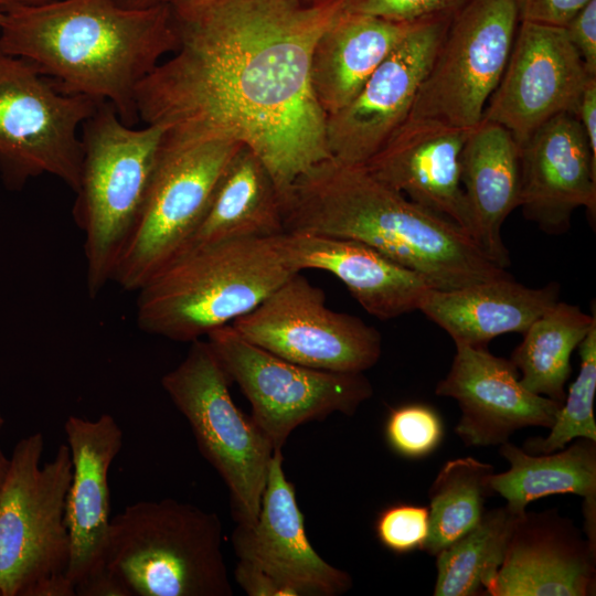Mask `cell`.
Wrapping results in <instances>:
<instances>
[{"instance_id": "3", "label": "cell", "mask_w": 596, "mask_h": 596, "mask_svg": "<svg viewBox=\"0 0 596 596\" xmlns=\"http://www.w3.org/2000/svg\"><path fill=\"white\" fill-rule=\"evenodd\" d=\"M280 202L285 233L362 242L435 289L509 276L458 225L411 201L364 164L321 160L292 181Z\"/></svg>"}, {"instance_id": "37", "label": "cell", "mask_w": 596, "mask_h": 596, "mask_svg": "<svg viewBox=\"0 0 596 596\" xmlns=\"http://www.w3.org/2000/svg\"><path fill=\"white\" fill-rule=\"evenodd\" d=\"M234 577L249 596H287L285 589L273 578L247 562H237Z\"/></svg>"}, {"instance_id": "14", "label": "cell", "mask_w": 596, "mask_h": 596, "mask_svg": "<svg viewBox=\"0 0 596 596\" xmlns=\"http://www.w3.org/2000/svg\"><path fill=\"white\" fill-rule=\"evenodd\" d=\"M589 77L564 28L521 21L482 120L502 126L521 146L553 117L576 115Z\"/></svg>"}, {"instance_id": "44", "label": "cell", "mask_w": 596, "mask_h": 596, "mask_svg": "<svg viewBox=\"0 0 596 596\" xmlns=\"http://www.w3.org/2000/svg\"><path fill=\"white\" fill-rule=\"evenodd\" d=\"M307 2H321V1H326V0H305Z\"/></svg>"}, {"instance_id": "16", "label": "cell", "mask_w": 596, "mask_h": 596, "mask_svg": "<svg viewBox=\"0 0 596 596\" xmlns=\"http://www.w3.org/2000/svg\"><path fill=\"white\" fill-rule=\"evenodd\" d=\"M232 544L238 561L264 572L287 596H338L352 587L350 574L326 562L310 544L281 450L270 460L256 521L237 523Z\"/></svg>"}, {"instance_id": "27", "label": "cell", "mask_w": 596, "mask_h": 596, "mask_svg": "<svg viewBox=\"0 0 596 596\" xmlns=\"http://www.w3.org/2000/svg\"><path fill=\"white\" fill-rule=\"evenodd\" d=\"M284 233L276 182L264 161L241 145L223 170L202 222L182 251L222 241Z\"/></svg>"}, {"instance_id": "2", "label": "cell", "mask_w": 596, "mask_h": 596, "mask_svg": "<svg viewBox=\"0 0 596 596\" xmlns=\"http://www.w3.org/2000/svg\"><path fill=\"white\" fill-rule=\"evenodd\" d=\"M1 10V51L25 60L66 94L110 104L128 126L139 121V84L179 47L164 3L127 9L114 0H57Z\"/></svg>"}, {"instance_id": "9", "label": "cell", "mask_w": 596, "mask_h": 596, "mask_svg": "<svg viewBox=\"0 0 596 596\" xmlns=\"http://www.w3.org/2000/svg\"><path fill=\"white\" fill-rule=\"evenodd\" d=\"M240 146L225 138L163 134L146 200L111 280L125 290L137 291L187 246Z\"/></svg>"}, {"instance_id": "20", "label": "cell", "mask_w": 596, "mask_h": 596, "mask_svg": "<svg viewBox=\"0 0 596 596\" xmlns=\"http://www.w3.org/2000/svg\"><path fill=\"white\" fill-rule=\"evenodd\" d=\"M520 205L546 233H563L584 206L595 217L596 159L577 117L560 114L520 146Z\"/></svg>"}, {"instance_id": "32", "label": "cell", "mask_w": 596, "mask_h": 596, "mask_svg": "<svg viewBox=\"0 0 596 596\" xmlns=\"http://www.w3.org/2000/svg\"><path fill=\"white\" fill-rule=\"evenodd\" d=\"M384 432L391 449L407 459H422L433 454L445 433L437 411L422 403L404 404L391 409Z\"/></svg>"}, {"instance_id": "24", "label": "cell", "mask_w": 596, "mask_h": 596, "mask_svg": "<svg viewBox=\"0 0 596 596\" xmlns=\"http://www.w3.org/2000/svg\"><path fill=\"white\" fill-rule=\"evenodd\" d=\"M416 23L338 10L318 36L310 56L311 89L326 117L355 97Z\"/></svg>"}, {"instance_id": "33", "label": "cell", "mask_w": 596, "mask_h": 596, "mask_svg": "<svg viewBox=\"0 0 596 596\" xmlns=\"http://www.w3.org/2000/svg\"><path fill=\"white\" fill-rule=\"evenodd\" d=\"M374 529L379 542L395 554L423 551L429 536V509L405 502L391 504L379 513Z\"/></svg>"}, {"instance_id": "36", "label": "cell", "mask_w": 596, "mask_h": 596, "mask_svg": "<svg viewBox=\"0 0 596 596\" xmlns=\"http://www.w3.org/2000/svg\"><path fill=\"white\" fill-rule=\"evenodd\" d=\"M589 0H519L520 19L564 28Z\"/></svg>"}, {"instance_id": "19", "label": "cell", "mask_w": 596, "mask_h": 596, "mask_svg": "<svg viewBox=\"0 0 596 596\" xmlns=\"http://www.w3.org/2000/svg\"><path fill=\"white\" fill-rule=\"evenodd\" d=\"M471 129L407 117L364 166L375 178L471 237L461 183V152Z\"/></svg>"}, {"instance_id": "4", "label": "cell", "mask_w": 596, "mask_h": 596, "mask_svg": "<svg viewBox=\"0 0 596 596\" xmlns=\"http://www.w3.org/2000/svg\"><path fill=\"white\" fill-rule=\"evenodd\" d=\"M296 273L283 234L188 247L137 290V324L192 342L253 310Z\"/></svg>"}, {"instance_id": "34", "label": "cell", "mask_w": 596, "mask_h": 596, "mask_svg": "<svg viewBox=\"0 0 596 596\" xmlns=\"http://www.w3.org/2000/svg\"><path fill=\"white\" fill-rule=\"evenodd\" d=\"M340 12L362 13L400 23L454 17L470 0H337Z\"/></svg>"}, {"instance_id": "1", "label": "cell", "mask_w": 596, "mask_h": 596, "mask_svg": "<svg viewBox=\"0 0 596 596\" xmlns=\"http://www.w3.org/2000/svg\"><path fill=\"white\" fill-rule=\"evenodd\" d=\"M170 8L179 47L139 84V119L168 136L248 147L280 195L330 157L309 66L318 36L339 10L337 0H209Z\"/></svg>"}, {"instance_id": "29", "label": "cell", "mask_w": 596, "mask_h": 596, "mask_svg": "<svg viewBox=\"0 0 596 596\" xmlns=\"http://www.w3.org/2000/svg\"><path fill=\"white\" fill-rule=\"evenodd\" d=\"M494 467L473 457L446 461L428 490L429 536L423 551L436 556L482 519L493 494L489 480Z\"/></svg>"}, {"instance_id": "40", "label": "cell", "mask_w": 596, "mask_h": 596, "mask_svg": "<svg viewBox=\"0 0 596 596\" xmlns=\"http://www.w3.org/2000/svg\"><path fill=\"white\" fill-rule=\"evenodd\" d=\"M118 6L127 9H145L158 4V0H114Z\"/></svg>"}, {"instance_id": "22", "label": "cell", "mask_w": 596, "mask_h": 596, "mask_svg": "<svg viewBox=\"0 0 596 596\" xmlns=\"http://www.w3.org/2000/svg\"><path fill=\"white\" fill-rule=\"evenodd\" d=\"M283 244L297 270L333 274L362 308L381 320L417 310L430 285L414 270L354 240L308 233H284Z\"/></svg>"}, {"instance_id": "35", "label": "cell", "mask_w": 596, "mask_h": 596, "mask_svg": "<svg viewBox=\"0 0 596 596\" xmlns=\"http://www.w3.org/2000/svg\"><path fill=\"white\" fill-rule=\"evenodd\" d=\"M564 29L587 73L596 76V0H589Z\"/></svg>"}, {"instance_id": "45", "label": "cell", "mask_w": 596, "mask_h": 596, "mask_svg": "<svg viewBox=\"0 0 596 596\" xmlns=\"http://www.w3.org/2000/svg\"><path fill=\"white\" fill-rule=\"evenodd\" d=\"M2 18H3V12H2V10L0 9V26H1Z\"/></svg>"}, {"instance_id": "30", "label": "cell", "mask_w": 596, "mask_h": 596, "mask_svg": "<svg viewBox=\"0 0 596 596\" xmlns=\"http://www.w3.org/2000/svg\"><path fill=\"white\" fill-rule=\"evenodd\" d=\"M518 514L507 505L485 512L480 522L436 557L435 596H478L497 574Z\"/></svg>"}, {"instance_id": "5", "label": "cell", "mask_w": 596, "mask_h": 596, "mask_svg": "<svg viewBox=\"0 0 596 596\" xmlns=\"http://www.w3.org/2000/svg\"><path fill=\"white\" fill-rule=\"evenodd\" d=\"M219 515L162 499L110 519L105 567L131 596H232Z\"/></svg>"}, {"instance_id": "21", "label": "cell", "mask_w": 596, "mask_h": 596, "mask_svg": "<svg viewBox=\"0 0 596 596\" xmlns=\"http://www.w3.org/2000/svg\"><path fill=\"white\" fill-rule=\"evenodd\" d=\"M72 459L65 524L70 535L66 577L76 587L105 568L110 526L108 471L123 446V430L111 415L95 421L68 416L64 423Z\"/></svg>"}, {"instance_id": "12", "label": "cell", "mask_w": 596, "mask_h": 596, "mask_svg": "<svg viewBox=\"0 0 596 596\" xmlns=\"http://www.w3.org/2000/svg\"><path fill=\"white\" fill-rule=\"evenodd\" d=\"M520 22L519 0H470L451 18L408 117L476 127L504 72Z\"/></svg>"}, {"instance_id": "42", "label": "cell", "mask_w": 596, "mask_h": 596, "mask_svg": "<svg viewBox=\"0 0 596 596\" xmlns=\"http://www.w3.org/2000/svg\"><path fill=\"white\" fill-rule=\"evenodd\" d=\"M4 424V419L1 415V412H0V432H1V428ZM8 466H9V458H7L4 456V454L2 453L1 450V447H0V487L3 482V479H4V476H6V472L8 470Z\"/></svg>"}, {"instance_id": "6", "label": "cell", "mask_w": 596, "mask_h": 596, "mask_svg": "<svg viewBox=\"0 0 596 596\" xmlns=\"http://www.w3.org/2000/svg\"><path fill=\"white\" fill-rule=\"evenodd\" d=\"M81 129L83 160L73 214L85 234L86 285L95 298L113 279L138 220L164 130L128 126L108 103H99Z\"/></svg>"}, {"instance_id": "10", "label": "cell", "mask_w": 596, "mask_h": 596, "mask_svg": "<svg viewBox=\"0 0 596 596\" xmlns=\"http://www.w3.org/2000/svg\"><path fill=\"white\" fill-rule=\"evenodd\" d=\"M98 104L60 91L32 64L0 50V170L6 183L20 188L47 173L76 192L79 129Z\"/></svg>"}, {"instance_id": "25", "label": "cell", "mask_w": 596, "mask_h": 596, "mask_svg": "<svg viewBox=\"0 0 596 596\" xmlns=\"http://www.w3.org/2000/svg\"><path fill=\"white\" fill-rule=\"evenodd\" d=\"M461 183L471 219V237L499 267L509 266L501 227L520 205V146L502 126L481 120L461 152Z\"/></svg>"}, {"instance_id": "43", "label": "cell", "mask_w": 596, "mask_h": 596, "mask_svg": "<svg viewBox=\"0 0 596 596\" xmlns=\"http://www.w3.org/2000/svg\"><path fill=\"white\" fill-rule=\"evenodd\" d=\"M202 1H209V0H158V3H164L170 7L183 4V3H194V2H202Z\"/></svg>"}, {"instance_id": "13", "label": "cell", "mask_w": 596, "mask_h": 596, "mask_svg": "<svg viewBox=\"0 0 596 596\" xmlns=\"http://www.w3.org/2000/svg\"><path fill=\"white\" fill-rule=\"evenodd\" d=\"M231 324L253 344L316 370L363 373L382 353L380 332L355 316L328 308L323 290L301 272Z\"/></svg>"}, {"instance_id": "7", "label": "cell", "mask_w": 596, "mask_h": 596, "mask_svg": "<svg viewBox=\"0 0 596 596\" xmlns=\"http://www.w3.org/2000/svg\"><path fill=\"white\" fill-rule=\"evenodd\" d=\"M43 448L40 432L20 439L0 487V596L76 595L66 577L71 453L60 445L41 466Z\"/></svg>"}, {"instance_id": "23", "label": "cell", "mask_w": 596, "mask_h": 596, "mask_svg": "<svg viewBox=\"0 0 596 596\" xmlns=\"http://www.w3.org/2000/svg\"><path fill=\"white\" fill-rule=\"evenodd\" d=\"M558 296L556 283L530 288L509 275L456 289L429 288L418 310L444 329L455 344L486 347L496 337L523 333L558 301Z\"/></svg>"}, {"instance_id": "15", "label": "cell", "mask_w": 596, "mask_h": 596, "mask_svg": "<svg viewBox=\"0 0 596 596\" xmlns=\"http://www.w3.org/2000/svg\"><path fill=\"white\" fill-rule=\"evenodd\" d=\"M453 17L415 24L355 97L326 118L331 158L365 164L408 117Z\"/></svg>"}, {"instance_id": "38", "label": "cell", "mask_w": 596, "mask_h": 596, "mask_svg": "<svg viewBox=\"0 0 596 596\" xmlns=\"http://www.w3.org/2000/svg\"><path fill=\"white\" fill-rule=\"evenodd\" d=\"M575 116L585 132L590 152L596 159V76L588 78Z\"/></svg>"}, {"instance_id": "26", "label": "cell", "mask_w": 596, "mask_h": 596, "mask_svg": "<svg viewBox=\"0 0 596 596\" xmlns=\"http://www.w3.org/2000/svg\"><path fill=\"white\" fill-rule=\"evenodd\" d=\"M499 454L509 469L493 472L489 485L514 514H522L534 500L572 493L583 499V532L596 546V440L576 438L564 448L533 455L507 441Z\"/></svg>"}, {"instance_id": "18", "label": "cell", "mask_w": 596, "mask_h": 596, "mask_svg": "<svg viewBox=\"0 0 596 596\" xmlns=\"http://www.w3.org/2000/svg\"><path fill=\"white\" fill-rule=\"evenodd\" d=\"M596 547L557 509L518 515L490 596H592Z\"/></svg>"}, {"instance_id": "41", "label": "cell", "mask_w": 596, "mask_h": 596, "mask_svg": "<svg viewBox=\"0 0 596 596\" xmlns=\"http://www.w3.org/2000/svg\"><path fill=\"white\" fill-rule=\"evenodd\" d=\"M57 0H0V9H4L12 6H36L49 3Z\"/></svg>"}, {"instance_id": "11", "label": "cell", "mask_w": 596, "mask_h": 596, "mask_svg": "<svg viewBox=\"0 0 596 596\" xmlns=\"http://www.w3.org/2000/svg\"><path fill=\"white\" fill-rule=\"evenodd\" d=\"M206 341L232 382L247 397L251 417L281 450L295 428L332 413L352 416L373 394L363 373L302 366L244 339L232 324L211 331Z\"/></svg>"}, {"instance_id": "17", "label": "cell", "mask_w": 596, "mask_h": 596, "mask_svg": "<svg viewBox=\"0 0 596 596\" xmlns=\"http://www.w3.org/2000/svg\"><path fill=\"white\" fill-rule=\"evenodd\" d=\"M435 393L457 401L455 434L466 446L501 445L519 429L550 428L561 403L526 390L514 364L486 347L456 344L447 375Z\"/></svg>"}, {"instance_id": "39", "label": "cell", "mask_w": 596, "mask_h": 596, "mask_svg": "<svg viewBox=\"0 0 596 596\" xmlns=\"http://www.w3.org/2000/svg\"><path fill=\"white\" fill-rule=\"evenodd\" d=\"M79 596H131L124 583L106 567L75 587Z\"/></svg>"}, {"instance_id": "28", "label": "cell", "mask_w": 596, "mask_h": 596, "mask_svg": "<svg viewBox=\"0 0 596 596\" xmlns=\"http://www.w3.org/2000/svg\"><path fill=\"white\" fill-rule=\"evenodd\" d=\"M596 323L578 306L557 301L523 332L510 361L530 392L563 403L572 373L571 356Z\"/></svg>"}, {"instance_id": "8", "label": "cell", "mask_w": 596, "mask_h": 596, "mask_svg": "<svg viewBox=\"0 0 596 596\" xmlns=\"http://www.w3.org/2000/svg\"><path fill=\"white\" fill-rule=\"evenodd\" d=\"M232 381L207 341H192L183 361L161 385L187 418L199 451L226 485L234 520L253 524L259 513L269 464V438L233 402Z\"/></svg>"}, {"instance_id": "31", "label": "cell", "mask_w": 596, "mask_h": 596, "mask_svg": "<svg viewBox=\"0 0 596 596\" xmlns=\"http://www.w3.org/2000/svg\"><path fill=\"white\" fill-rule=\"evenodd\" d=\"M579 371L570 385L546 437H531L523 444L529 454H550L576 438L596 440L594 400L596 391V323L578 345Z\"/></svg>"}]
</instances>
